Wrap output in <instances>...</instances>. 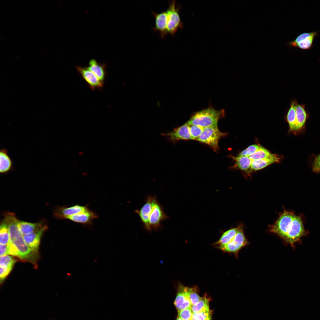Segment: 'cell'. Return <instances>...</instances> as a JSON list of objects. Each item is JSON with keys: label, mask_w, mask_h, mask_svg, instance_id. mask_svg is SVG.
Wrapping results in <instances>:
<instances>
[{"label": "cell", "mask_w": 320, "mask_h": 320, "mask_svg": "<svg viewBox=\"0 0 320 320\" xmlns=\"http://www.w3.org/2000/svg\"><path fill=\"white\" fill-rule=\"evenodd\" d=\"M145 201L144 205L137 210V214L148 231L158 230L161 227V222L169 217L164 212L156 197L148 195Z\"/></svg>", "instance_id": "1"}, {"label": "cell", "mask_w": 320, "mask_h": 320, "mask_svg": "<svg viewBox=\"0 0 320 320\" xmlns=\"http://www.w3.org/2000/svg\"><path fill=\"white\" fill-rule=\"evenodd\" d=\"M18 219L14 213H5L4 221L7 225L10 236L9 242L17 249L19 258L29 260L33 257V252L26 244L17 224Z\"/></svg>", "instance_id": "2"}, {"label": "cell", "mask_w": 320, "mask_h": 320, "mask_svg": "<svg viewBox=\"0 0 320 320\" xmlns=\"http://www.w3.org/2000/svg\"><path fill=\"white\" fill-rule=\"evenodd\" d=\"M222 114L221 111L208 108L195 113L187 122L189 125H197L204 127L217 125Z\"/></svg>", "instance_id": "3"}, {"label": "cell", "mask_w": 320, "mask_h": 320, "mask_svg": "<svg viewBox=\"0 0 320 320\" xmlns=\"http://www.w3.org/2000/svg\"><path fill=\"white\" fill-rule=\"evenodd\" d=\"M169 7L166 10V31L167 35H174L179 28L183 27L179 14L180 7L177 6L175 1L169 2Z\"/></svg>", "instance_id": "4"}, {"label": "cell", "mask_w": 320, "mask_h": 320, "mask_svg": "<svg viewBox=\"0 0 320 320\" xmlns=\"http://www.w3.org/2000/svg\"><path fill=\"white\" fill-rule=\"evenodd\" d=\"M295 215L292 212L284 211L275 224L271 226V231L277 234L284 240Z\"/></svg>", "instance_id": "5"}, {"label": "cell", "mask_w": 320, "mask_h": 320, "mask_svg": "<svg viewBox=\"0 0 320 320\" xmlns=\"http://www.w3.org/2000/svg\"><path fill=\"white\" fill-rule=\"evenodd\" d=\"M225 135V133L220 131L217 125L204 127L202 133L196 140L209 145L216 151L218 149L219 139Z\"/></svg>", "instance_id": "6"}, {"label": "cell", "mask_w": 320, "mask_h": 320, "mask_svg": "<svg viewBox=\"0 0 320 320\" xmlns=\"http://www.w3.org/2000/svg\"><path fill=\"white\" fill-rule=\"evenodd\" d=\"M161 135L166 137L169 141L173 143L180 140H191L190 125L187 123L174 128L171 131L162 133Z\"/></svg>", "instance_id": "7"}, {"label": "cell", "mask_w": 320, "mask_h": 320, "mask_svg": "<svg viewBox=\"0 0 320 320\" xmlns=\"http://www.w3.org/2000/svg\"><path fill=\"white\" fill-rule=\"evenodd\" d=\"M304 229L301 218L295 215L285 240L292 245L298 240L304 233Z\"/></svg>", "instance_id": "8"}, {"label": "cell", "mask_w": 320, "mask_h": 320, "mask_svg": "<svg viewBox=\"0 0 320 320\" xmlns=\"http://www.w3.org/2000/svg\"><path fill=\"white\" fill-rule=\"evenodd\" d=\"M316 31L303 33L299 35L294 40L288 43L292 47L303 50H308L312 48L315 37L317 36Z\"/></svg>", "instance_id": "9"}, {"label": "cell", "mask_w": 320, "mask_h": 320, "mask_svg": "<svg viewBox=\"0 0 320 320\" xmlns=\"http://www.w3.org/2000/svg\"><path fill=\"white\" fill-rule=\"evenodd\" d=\"M247 244V241L241 227L231 241L226 245L219 246V248L225 252L237 253Z\"/></svg>", "instance_id": "10"}, {"label": "cell", "mask_w": 320, "mask_h": 320, "mask_svg": "<svg viewBox=\"0 0 320 320\" xmlns=\"http://www.w3.org/2000/svg\"><path fill=\"white\" fill-rule=\"evenodd\" d=\"M77 71L87 84L89 88L93 90L98 88L101 89L104 83L100 81L88 67L77 66Z\"/></svg>", "instance_id": "11"}, {"label": "cell", "mask_w": 320, "mask_h": 320, "mask_svg": "<svg viewBox=\"0 0 320 320\" xmlns=\"http://www.w3.org/2000/svg\"><path fill=\"white\" fill-rule=\"evenodd\" d=\"M97 214L88 208L85 210L70 216L64 219L70 220L74 222L86 225H92L93 220L98 218Z\"/></svg>", "instance_id": "12"}, {"label": "cell", "mask_w": 320, "mask_h": 320, "mask_svg": "<svg viewBox=\"0 0 320 320\" xmlns=\"http://www.w3.org/2000/svg\"><path fill=\"white\" fill-rule=\"evenodd\" d=\"M47 228V226L44 225L37 231L23 235L25 242L33 252H37L41 236Z\"/></svg>", "instance_id": "13"}, {"label": "cell", "mask_w": 320, "mask_h": 320, "mask_svg": "<svg viewBox=\"0 0 320 320\" xmlns=\"http://www.w3.org/2000/svg\"><path fill=\"white\" fill-rule=\"evenodd\" d=\"M185 287L179 283L176 297L174 303L177 311L192 306Z\"/></svg>", "instance_id": "14"}, {"label": "cell", "mask_w": 320, "mask_h": 320, "mask_svg": "<svg viewBox=\"0 0 320 320\" xmlns=\"http://www.w3.org/2000/svg\"><path fill=\"white\" fill-rule=\"evenodd\" d=\"M152 15L155 17V24L153 31L158 32L159 36L164 39L167 35L166 19L167 16L166 10L158 13L152 12Z\"/></svg>", "instance_id": "15"}, {"label": "cell", "mask_w": 320, "mask_h": 320, "mask_svg": "<svg viewBox=\"0 0 320 320\" xmlns=\"http://www.w3.org/2000/svg\"><path fill=\"white\" fill-rule=\"evenodd\" d=\"M13 161L10 157L8 151L5 148L0 150V173L7 174L14 170Z\"/></svg>", "instance_id": "16"}, {"label": "cell", "mask_w": 320, "mask_h": 320, "mask_svg": "<svg viewBox=\"0 0 320 320\" xmlns=\"http://www.w3.org/2000/svg\"><path fill=\"white\" fill-rule=\"evenodd\" d=\"M105 64L100 63L95 59H92L89 63V69L102 82L104 83L107 72Z\"/></svg>", "instance_id": "17"}, {"label": "cell", "mask_w": 320, "mask_h": 320, "mask_svg": "<svg viewBox=\"0 0 320 320\" xmlns=\"http://www.w3.org/2000/svg\"><path fill=\"white\" fill-rule=\"evenodd\" d=\"M88 208V205L81 206L78 204L70 207L63 206L59 209L56 215L58 218L64 219L65 217L83 211Z\"/></svg>", "instance_id": "18"}, {"label": "cell", "mask_w": 320, "mask_h": 320, "mask_svg": "<svg viewBox=\"0 0 320 320\" xmlns=\"http://www.w3.org/2000/svg\"><path fill=\"white\" fill-rule=\"evenodd\" d=\"M279 159L280 158L277 155L273 154L266 158L252 160V168L254 171L259 170L272 164L278 162Z\"/></svg>", "instance_id": "19"}, {"label": "cell", "mask_w": 320, "mask_h": 320, "mask_svg": "<svg viewBox=\"0 0 320 320\" xmlns=\"http://www.w3.org/2000/svg\"><path fill=\"white\" fill-rule=\"evenodd\" d=\"M297 102L296 100L292 101L290 108L287 115V121L289 125V130L294 132H297L299 131L295 111V104Z\"/></svg>", "instance_id": "20"}, {"label": "cell", "mask_w": 320, "mask_h": 320, "mask_svg": "<svg viewBox=\"0 0 320 320\" xmlns=\"http://www.w3.org/2000/svg\"><path fill=\"white\" fill-rule=\"evenodd\" d=\"M295 111L297 126L300 131L305 126L308 114L305 109V105L298 104L297 102L295 104Z\"/></svg>", "instance_id": "21"}, {"label": "cell", "mask_w": 320, "mask_h": 320, "mask_svg": "<svg viewBox=\"0 0 320 320\" xmlns=\"http://www.w3.org/2000/svg\"><path fill=\"white\" fill-rule=\"evenodd\" d=\"M17 224L20 231L23 235L37 231L44 226L40 223H31L18 220Z\"/></svg>", "instance_id": "22"}, {"label": "cell", "mask_w": 320, "mask_h": 320, "mask_svg": "<svg viewBox=\"0 0 320 320\" xmlns=\"http://www.w3.org/2000/svg\"><path fill=\"white\" fill-rule=\"evenodd\" d=\"M236 161V166L240 169L249 173L252 169L251 160L248 156L233 157Z\"/></svg>", "instance_id": "23"}, {"label": "cell", "mask_w": 320, "mask_h": 320, "mask_svg": "<svg viewBox=\"0 0 320 320\" xmlns=\"http://www.w3.org/2000/svg\"><path fill=\"white\" fill-rule=\"evenodd\" d=\"M241 227L240 225L237 228L230 229L224 232L217 242V244L220 246L230 242L234 238Z\"/></svg>", "instance_id": "24"}, {"label": "cell", "mask_w": 320, "mask_h": 320, "mask_svg": "<svg viewBox=\"0 0 320 320\" xmlns=\"http://www.w3.org/2000/svg\"><path fill=\"white\" fill-rule=\"evenodd\" d=\"M191 308L193 313L210 311L209 299L206 297H201L196 304L191 306Z\"/></svg>", "instance_id": "25"}, {"label": "cell", "mask_w": 320, "mask_h": 320, "mask_svg": "<svg viewBox=\"0 0 320 320\" xmlns=\"http://www.w3.org/2000/svg\"><path fill=\"white\" fill-rule=\"evenodd\" d=\"M10 241V236L7 225L4 221L0 227V244L8 245Z\"/></svg>", "instance_id": "26"}, {"label": "cell", "mask_w": 320, "mask_h": 320, "mask_svg": "<svg viewBox=\"0 0 320 320\" xmlns=\"http://www.w3.org/2000/svg\"><path fill=\"white\" fill-rule=\"evenodd\" d=\"M272 154L263 147L260 146L255 152L248 157L251 160H253L266 158Z\"/></svg>", "instance_id": "27"}, {"label": "cell", "mask_w": 320, "mask_h": 320, "mask_svg": "<svg viewBox=\"0 0 320 320\" xmlns=\"http://www.w3.org/2000/svg\"><path fill=\"white\" fill-rule=\"evenodd\" d=\"M185 289L192 305L196 304L201 298L198 293L197 288L185 287Z\"/></svg>", "instance_id": "28"}, {"label": "cell", "mask_w": 320, "mask_h": 320, "mask_svg": "<svg viewBox=\"0 0 320 320\" xmlns=\"http://www.w3.org/2000/svg\"><path fill=\"white\" fill-rule=\"evenodd\" d=\"M16 260L12 256L4 255L0 256V265L2 267L13 268Z\"/></svg>", "instance_id": "29"}, {"label": "cell", "mask_w": 320, "mask_h": 320, "mask_svg": "<svg viewBox=\"0 0 320 320\" xmlns=\"http://www.w3.org/2000/svg\"><path fill=\"white\" fill-rule=\"evenodd\" d=\"M191 320H212V312L210 310L193 313Z\"/></svg>", "instance_id": "30"}, {"label": "cell", "mask_w": 320, "mask_h": 320, "mask_svg": "<svg viewBox=\"0 0 320 320\" xmlns=\"http://www.w3.org/2000/svg\"><path fill=\"white\" fill-rule=\"evenodd\" d=\"M204 127L197 125H190V131L191 140H196L200 135Z\"/></svg>", "instance_id": "31"}, {"label": "cell", "mask_w": 320, "mask_h": 320, "mask_svg": "<svg viewBox=\"0 0 320 320\" xmlns=\"http://www.w3.org/2000/svg\"><path fill=\"white\" fill-rule=\"evenodd\" d=\"M193 313L190 307L178 311L177 317L183 320H191Z\"/></svg>", "instance_id": "32"}, {"label": "cell", "mask_w": 320, "mask_h": 320, "mask_svg": "<svg viewBox=\"0 0 320 320\" xmlns=\"http://www.w3.org/2000/svg\"><path fill=\"white\" fill-rule=\"evenodd\" d=\"M260 146L257 144H253L250 145L247 148L241 151L237 156H249L255 152L259 149Z\"/></svg>", "instance_id": "33"}, {"label": "cell", "mask_w": 320, "mask_h": 320, "mask_svg": "<svg viewBox=\"0 0 320 320\" xmlns=\"http://www.w3.org/2000/svg\"><path fill=\"white\" fill-rule=\"evenodd\" d=\"M12 268L8 267H2L0 268V280L1 283L7 277L11 271Z\"/></svg>", "instance_id": "34"}, {"label": "cell", "mask_w": 320, "mask_h": 320, "mask_svg": "<svg viewBox=\"0 0 320 320\" xmlns=\"http://www.w3.org/2000/svg\"><path fill=\"white\" fill-rule=\"evenodd\" d=\"M312 168L313 172L320 173V154L316 157L314 160Z\"/></svg>", "instance_id": "35"}, {"label": "cell", "mask_w": 320, "mask_h": 320, "mask_svg": "<svg viewBox=\"0 0 320 320\" xmlns=\"http://www.w3.org/2000/svg\"><path fill=\"white\" fill-rule=\"evenodd\" d=\"M8 245L0 244V256H2L8 254Z\"/></svg>", "instance_id": "36"}, {"label": "cell", "mask_w": 320, "mask_h": 320, "mask_svg": "<svg viewBox=\"0 0 320 320\" xmlns=\"http://www.w3.org/2000/svg\"><path fill=\"white\" fill-rule=\"evenodd\" d=\"M176 320H183L179 317H177Z\"/></svg>", "instance_id": "37"}, {"label": "cell", "mask_w": 320, "mask_h": 320, "mask_svg": "<svg viewBox=\"0 0 320 320\" xmlns=\"http://www.w3.org/2000/svg\"><path fill=\"white\" fill-rule=\"evenodd\" d=\"M319 61H320V60H319Z\"/></svg>", "instance_id": "38"}]
</instances>
